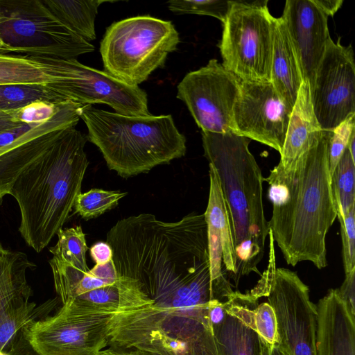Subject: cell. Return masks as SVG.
I'll return each mask as SVG.
<instances>
[{
  "label": "cell",
  "mask_w": 355,
  "mask_h": 355,
  "mask_svg": "<svg viewBox=\"0 0 355 355\" xmlns=\"http://www.w3.org/2000/svg\"><path fill=\"white\" fill-rule=\"evenodd\" d=\"M316 306L317 355H355V315L338 288L329 289Z\"/></svg>",
  "instance_id": "44dd1931"
},
{
  "label": "cell",
  "mask_w": 355,
  "mask_h": 355,
  "mask_svg": "<svg viewBox=\"0 0 355 355\" xmlns=\"http://www.w3.org/2000/svg\"><path fill=\"white\" fill-rule=\"evenodd\" d=\"M80 118L87 139L101 152L109 169L128 178L184 156L186 138L171 115L127 116L85 105Z\"/></svg>",
  "instance_id": "5b68a950"
},
{
  "label": "cell",
  "mask_w": 355,
  "mask_h": 355,
  "mask_svg": "<svg viewBox=\"0 0 355 355\" xmlns=\"http://www.w3.org/2000/svg\"><path fill=\"white\" fill-rule=\"evenodd\" d=\"M40 124L24 123L17 127L1 132L0 148L14 143Z\"/></svg>",
  "instance_id": "74e56055"
},
{
  "label": "cell",
  "mask_w": 355,
  "mask_h": 355,
  "mask_svg": "<svg viewBox=\"0 0 355 355\" xmlns=\"http://www.w3.org/2000/svg\"><path fill=\"white\" fill-rule=\"evenodd\" d=\"M40 62L51 78L46 85L68 100L82 105L103 103L127 116L150 115L147 94L104 71L85 66L76 59L29 56Z\"/></svg>",
  "instance_id": "8fae6325"
},
{
  "label": "cell",
  "mask_w": 355,
  "mask_h": 355,
  "mask_svg": "<svg viewBox=\"0 0 355 355\" xmlns=\"http://www.w3.org/2000/svg\"><path fill=\"white\" fill-rule=\"evenodd\" d=\"M292 110L270 82L241 80L233 109L234 131L280 154Z\"/></svg>",
  "instance_id": "2e32d148"
},
{
  "label": "cell",
  "mask_w": 355,
  "mask_h": 355,
  "mask_svg": "<svg viewBox=\"0 0 355 355\" xmlns=\"http://www.w3.org/2000/svg\"><path fill=\"white\" fill-rule=\"evenodd\" d=\"M269 355H286L275 343L270 346Z\"/></svg>",
  "instance_id": "f6af8a7d"
},
{
  "label": "cell",
  "mask_w": 355,
  "mask_h": 355,
  "mask_svg": "<svg viewBox=\"0 0 355 355\" xmlns=\"http://www.w3.org/2000/svg\"><path fill=\"white\" fill-rule=\"evenodd\" d=\"M83 105L70 101L64 103L49 119L34 128L0 154V205L24 168L49 148L62 130L76 125Z\"/></svg>",
  "instance_id": "e0dca14e"
},
{
  "label": "cell",
  "mask_w": 355,
  "mask_h": 355,
  "mask_svg": "<svg viewBox=\"0 0 355 355\" xmlns=\"http://www.w3.org/2000/svg\"><path fill=\"white\" fill-rule=\"evenodd\" d=\"M46 7L75 34L87 42L96 39L94 21L98 7L107 1L42 0Z\"/></svg>",
  "instance_id": "484cf974"
},
{
  "label": "cell",
  "mask_w": 355,
  "mask_h": 355,
  "mask_svg": "<svg viewBox=\"0 0 355 355\" xmlns=\"http://www.w3.org/2000/svg\"><path fill=\"white\" fill-rule=\"evenodd\" d=\"M322 132L313 112L310 87L304 80L291 114L278 164L288 170L312 146Z\"/></svg>",
  "instance_id": "603a6c76"
},
{
  "label": "cell",
  "mask_w": 355,
  "mask_h": 355,
  "mask_svg": "<svg viewBox=\"0 0 355 355\" xmlns=\"http://www.w3.org/2000/svg\"><path fill=\"white\" fill-rule=\"evenodd\" d=\"M241 80L216 59L187 73L179 83L177 98L187 105L204 132L234 131L233 109Z\"/></svg>",
  "instance_id": "5bb4252c"
},
{
  "label": "cell",
  "mask_w": 355,
  "mask_h": 355,
  "mask_svg": "<svg viewBox=\"0 0 355 355\" xmlns=\"http://www.w3.org/2000/svg\"><path fill=\"white\" fill-rule=\"evenodd\" d=\"M126 195V192L119 191L92 189L77 196L73 208L76 214L85 220H89L114 208Z\"/></svg>",
  "instance_id": "4dcf8cb0"
},
{
  "label": "cell",
  "mask_w": 355,
  "mask_h": 355,
  "mask_svg": "<svg viewBox=\"0 0 355 355\" xmlns=\"http://www.w3.org/2000/svg\"><path fill=\"white\" fill-rule=\"evenodd\" d=\"M55 291L62 304L88 291L114 284L119 279L112 259L87 272L54 258L49 261Z\"/></svg>",
  "instance_id": "d4e9b609"
},
{
  "label": "cell",
  "mask_w": 355,
  "mask_h": 355,
  "mask_svg": "<svg viewBox=\"0 0 355 355\" xmlns=\"http://www.w3.org/2000/svg\"><path fill=\"white\" fill-rule=\"evenodd\" d=\"M209 193L204 213L211 278L214 280L234 279L236 273L235 253L232 230L219 178L209 164Z\"/></svg>",
  "instance_id": "ffe728a7"
},
{
  "label": "cell",
  "mask_w": 355,
  "mask_h": 355,
  "mask_svg": "<svg viewBox=\"0 0 355 355\" xmlns=\"http://www.w3.org/2000/svg\"><path fill=\"white\" fill-rule=\"evenodd\" d=\"M331 132L322 130L288 170L277 164L264 178L272 204L268 234L292 266L304 261L318 269L327 266L326 236L337 218L329 164Z\"/></svg>",
  "instance_id": "7a4b0ae2"
},
{
  "label": "cell",
  "mask_w": 355,
  "mask_h": 355,
  "mask_svg": "<svg viewBox=\"0 0 355 355\" xmlns=\"http://www.w3.org/2000/svg\"><path fill=\"white\" fill-rule=\"evenodd\" d=\"M24 123L18 121L12 112H8L0 110V133L17 127Z\"/></svg>",
  "instance_id": "60d3db41"
},
{
  "label": "cell",
  "mask_w": 355,
  "mask_h": 355,
  "mask_svg": "<svg viewBox=\"0 0 355 355\" xmlns=\"http://www.w3.org/2000/svg\"><path fill=\"white\" fill-rule=\"evenodd\" d=\"M204 155L216 171L233 239L237 286L263 257L269 232L263 200L264 178L248 146L250 139L235 132L202 131Z\"/></svg>",
  "instance_id": "277c9868"
},
{
  "label": "cell",
  "mask_w": 355,
  "mask_h": 355,
  "mask_svg": "<svg viewBox=\"0 0 355 355\" xmlns=\"http://www.w3.org/2000/svg\"><path fill=\"white\" fill-rule=\"evenodd\" d=\"M331 189L337 216L355 207V161L347 147L331 175Z\"/></svg>",
  "instance_id": "f1b7e54d"
},
{
  "label": "cell",
  "mask_w": 355,
  "mask_h": 355,
  "mask_svg": "<svg viewBox=\"0 0 355 355\" xmlns=\"http://www.w3.org/2000/svg\"><path fill=\"white\" fill-rule=\"evenodd\" d=\"M282 17L295 46L304 81H308L311 89L331 40L328 17L312 0H287Z\"/></svg>",
  "instance_id": "ac0fdd59"
},
{
  "label": "cell",
  "mask_w": 355,
  "mask_h": 355,
  "mask_svg": "<svg viewBox=\"0 0 355 355\" xmlns=\"http://www.w3.org/2000/svg\"><path fill=\"white\" fill-rule=\"evenodd\" d=\"M272 17L268 1H231L218 46L222 64L239 80L270 82Z\"/></svg>",
  "instance_id": "30bf717a"
},
{
  "label": "cell",
  "mask_w": 355,
  "mask_h": 355,
  "mask_svg": "<svg viewBox=\"0 0 355 355\" xmlns=\"http://www.w3.org/2000/svg\"><path fill=\"white\" fill-rule=\"evenodd\" d=\"M94 50L42 0H0V54L76 59Z\"/></svg>",
  "instance_id": "ba28073f"
},
{
  "label": "cell",
  "mask_w": 355,
  "mask_h": 355,
  "mask_svg": "<svg viewBox=\"0 0 355 355\" xmlns=\"http://www.w3.org/2000/svg\"><path fill=\"white\" fill-rule=\"evenodd\" d=\"M347 148L350 153L352 159L355 161V130H354L349 139Z\"/></svg>",
  "instance_id": "ee69618b"
},
{
  "label": "cell",
  "mask_w": 355,
  "mask_h": 355,
  "mask_svg": "<svg viewBox=\"0 0 355 355\" xmlns=\"http://www.w3.org/2000/svg\"><path fill=\"white\" fill-rule=\"evenodd\" d=\"M340 224L345 273L355 269V207L345 216H337Z\"/></svg>",
  "instance_id": "836d02e7"
},
{
  "label": "cell",
  "mask_w": 355,
  "mask_h": 355,
  "mask_svg": "<svg viewBox=\"0 0 355 355\" xmlns=\"http://www.w3.org/2000/svg\"><path fill=\"white\" fill-rule=\"evenodd\" d=\"M87 138L74 127L58 138L16 178L9 194L21 211L19 230L26 243L41 252L62 229L77 196L89 162Z\"/></svg>",
  "instance_id": "3957f363"
},
{
  "label": "cell",
  "mask_w": 355,
  "mask_h": 355,
  "mask_svg": "<svg viewBox=\"0 0 355 355\" xmlns=\"http://www.w3.org/2000/svg\"><path fill=\"white\" fill-rule=\"evenodd\" d=\"M106 242L118 276L138 281L154 302L214 281L204 214L190 213L176 222L151 214L131 216L109 230Z\"/></svg>",
  "instance_id": "6da1fadb"
},
{
  "label": "cell",
  "mask_w": 355,
  "mask_h": 355,
  "mask_svg": "<svg viewBox=\"0 0 355 355\" xmlns=\"http://www.w3.org/2000/svg\"><path fill=\"white\" fill-rule=\"evenodd\" d=\"M175 14H197L214 17L223 23L228 14L230 0H173L167 2Z\"/></svg>",
  "instance_id": "1f68e13d"
},
{
  "label": "cell",
  "mask_w": 355,
  "mask_h": 355,
  "mask_svg": "<svg viewBox=\"0 0 355 355\" xmlns=\"http://www.w3.org/2000/svg\"><path fill=\"white\" fill-rule=\"evenodd\" d=\"M115 314L65 302L30 325L29 340L39 355H96L108 345Z\"/></svg>",
  "instance_id": "4fadbf2b"
},
{
  "label": "cell",
  "mask_w": 355,
  "mask_h": 355,
  "mask_svg": "<svg viewBox=\"0 0 355 355\" xmlns=\"http://www.w3.org/2000/svg\"><path fill=\"white\" fill-rule=\"evenodd\" d=\"M96 355H149L141 350L132 348H123L110 346L108 349L101 350Z\"/></svg>",
  "instance_id": "b9f144b4"
},
{
  "label": "cell",
  "mask_w": 355,
  "mask_h": 355,
  "mask_svg": "<svg viewBox=\"0 0 355 355\" xmlns=\"http://www.w3.org/2000/svg\"><path fill=\"white\" fill-rule=\"evenodd\" d=\"M150 355V354H149Z\"/></svg>",
  "instance_id": "7dc6e473"
},
{
  "label": "cell",
  "mask_w": 355,
  "mask_h": 355,
  "mask_svg": "<svg viewBox=\"0 0 355 355\" xmlns=\"http://www.w3.org/2000/svg\"><path fill=\"white\" fill-rule=\"evenodd\" d=\"M51 78L41 64L31 57L0 54V85L10 84H44Z\"/></svg>",
  "instance_id": "83f0119b"
},
{
  "label": "cell",
  "mask_w": 355,
  "mask_h": 355,
  "mask_svg": "<svg viewBox=\"0 0 355 355\" xmlns=\"http://www.w3.org/2000/svg\"><path fill=\"white\" fill-rule=\"evenodd\" d=\"M11 144L8 145V146H6L3 148H0V154H1L3 152H4L5 150H6L10 146Z\"/></svg>",
  "instance_id": "bcb514c9"
},
{
  "label": "cell",
  "mask_w": 355,
  "mask_h": 355,
  "mask_svg": "<svg viewBox=\"0 0 355 355\" xmlns=\"http://www.w3.org/2000/svg\"><path fill=\"white\" fill-rule=\"evenodd\" d=\"M65 302H71L89 310L112 313L131 311L154 303L138 281L125 277H119L113 284L88 291Z\"/></svg>",
  "instance_id": "cb8c5ba5"
},
{
  "label": "cell",
  "mask_w": 355,
  "mask_h": 355,
  "mask_svg": "<svg viewBox=\"0 0 355 355\" xmlns=\"http://www.w3.org/2000/svg\"><path fill=\"white\" fill-rule=\"evenodd\" d=\"M225 314L224 303L211 306L209 311V321L211 326L220 323L224 319Z\"/></svg>",
  "instance_id": "7bdbcfd3"
},
{
  "label": "cell",
  "mask_w": 355,
  "mask_h": 355,
  "mask_svg": "<svg viewBox=\"0 0 355 355\" xmlns=\"http://www.w3.org/2000/svg\"><path fill=\"white\" fill-rule=\"evenodd\" d=\"M312 107L322 130H332L355 115V64L352 46L329 42L310 89Z\"/></svg>",
  "instance_id": "9a60e30c"
},
{
  "label": "cell",
  "mask_w": 355,
  "mask_h": 355,
  "mask_svg": "<svg viewBox=\"0 0 355 355\" xmlns=\"http://www.w3.org/2000/svg\"><path fill=\"white\" fill-rule=\"evenodd\" d=\"M355 130V115H353L331 130L329 141V164L331 175L347 147L352 132Z\"/></svg>",
  "instance_id": "d6a6232c"
},
{
  "label": "cell",
  "mask_w": 355,
  "mask_h": 355,
  "mask_svg": "<svg viewBox=\"0 0 355 355\" xmlns=\"http://www.w3.org/2000/svg\"><path fill=\"white\" fill-rule=\"evenodd\" d=\"M31 263L24 257L0 250V355H39L28 336L30 325L51 314L58 297L37 304L26 278Z\"/></svg>",
  "instance_id": "7c38bea8"
},
{
  "label": "cell",
  "mask_w": 355,
  "mask_h": 355,
  "mask_svg": "<svg viewBox=\"0 0 355 355\" xmlns=\"http://www.w3.org/2000/svg\"><path fill=\"white\" fill-rule=\"evenodd\" d=\"M312 1L327 17L334 16L343 3V0Z\"/></svg>",
  "instance_id": "ab89813d"
},
{
  "label": "cell",
  "mask_w": 355,
  "mask_h": 355,
  "mask_svg": "<svg viewBox=\"0 0 355 355\" xmlns=\"http://www.w3.org/2000/svg\"><path fill=\"white\" fill-rule=\"evenodd\" d=\"M255 326L260 336L270 346L277 343L274 311L268 302L258 304L254 310Z\"/></svg>",
  "instance_id": "d590c367"
},
{
  "label": "cell",
  "mask_w": 355,
  "mask_h": 355,
  "mask_svg": "<svg viewBox=\"0 0 355 355\" xmlns=\"http://www.w3.org/2000/svg\"><path fill=\"white\" fill-rule=\"evenodd\" d=\"M56 234L58 241L55 246L49 248L53 258L83 271L89 270L86 261L88 247L82 227L60 229Z\"/></svg>",
  "instance_id": "f546056e"
},
{
  "label": "cell",
  "mask_w": 355,
  "mask_h": 355,
  "mask_svg": "<svg viewBox=\"0 0 355 355\" xmlns=\"http://www.w3.org/2000/svg\"><path fill=\"white\" fill-rule=\"evenodd\" d=\"M65 102L52 103L38 101L12 112L19 122L40 124L49 119Z\"/></svg>",
  "instance_id": "e575fe53"
},
{
  "label": "cell",
  "mask_w": 355,
  "mask_h": 355,
  "mask_svg": "<svg viewBox=\"0 0 355 355\" xmlns=\"http://www.w3.org/2000/svg\"><path fill=\"white\" fill-rule=\"evenodd\" d=\"M258 297L234 291L224 303L223 321L212 327L220 355H269L270 345L258 334L254 310Z\"/></svg>",
  "instance_id": "d6986e66"
},
{
  "label": "cell",
  "mask_w": 355,
  "mask_h": 355,
  "mask_svg": "<svg viewBox=\"0 0 355 355\" xmlns=\"http://www.w3.org/2000/svg\"><path fill=\"white\" fill-rule=\"evenodd\" d=\"M269 236L268 267L250 291L258 298L267 297L275 315L277 345L286 355H317V306L295 272L276 267L274 241Z\"/></svg>",
  "instance_id": "9c48e42d"
},
{
  "label": "cell",
  "mask_w": 355,
  "mask_h": 355,
  "mask_svg": "<svg viewBox=\"0 0 355 355\" xmlns=\"http://www.w3.org/2000/svg\"><path fill=\"white\" fill-rule=\"evenodd\" d=\"M355 269L345 273V280L338 288L342 298L345 301L352 315H355Z\"/></svg>",
  "instance_id": "8d00e7d4"
},
{
  "label": "cell",
  "mask_w": 355,
  "mask_h": 355,
  "mask_svg": "<svg viewBox=\"0 0 355 355\" xmlns=\"http://www.w3.org/2000/svg\"><path fill=\"white\" fill-rule=\"evenodd\" d=\"M89 254L97 265L105 264L112 259V250L107 242L95 243L90 247Z\"/></svg>",
  "instance_id": "f35d334b"
},
{
  "label": "cell",
  "mask_w": 355,
  "mask_h": 355,
  "mask_svg": "<svg viewBox=\"0 0 355 355\" xmlns=\"http://www.w3.org/2000/svg\"><path fill=\"white\" fill-rule=\"evenodd\" d=\"M68 101L44 84L0 85V110L8 112H15L38 101L60 103Z\"/></svg>",
  "instance_id": "4316f807"
},
{
  "label": "cell",
  "mask_w": 355,
  "mask_h": 355,
  "mask_svg": "<svg viewBox=\"0 0 355 355\" xmlns=\"http://www.w3.org/2000/svg\"><path fill=\"white\" fill-rule=\"evenodd\" d=\"M304 82L297 55L282 17H272L270 83L281 100L292 108Z\"/></svg>",
  "instance_id": "7402d4cb"
},
{
  "label": "cell",
  "mask_w": 355,
  "mask_h": 355,
  "mask_svg": "<svg viewBox=\"0 0 355 355\" xmlns=\"http://www.w3.org/2000/svg\"><path fill=\"white\" fill-rule=\"evenodd\" d=\"M211 306L153 304L116 313L108 345L150 355H220Z\"/></svg>",
  "instance_id": "8992f818"
},
{
  "label": "cell",
  "mask_w": 355,
  "mask_h": 355,
  "mask_svg": "<svg viewBox=\"0 0 355 355\" xmlns=\"http://www.w3.org/2000/svg\"><path fill=\"white\" fill-rule=\"evenodd\" d=\"M179 34L170 21L149 15L112 24L100 44L104 71L130 86L146 80L176 50Z\"/></svg>",
  "instance_id": "52a82bcc"
}]
</instances>
